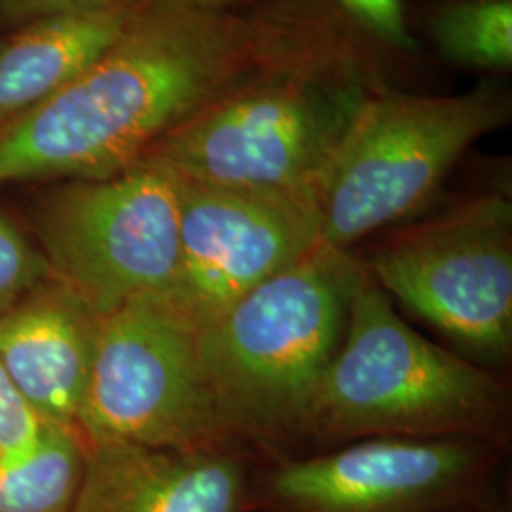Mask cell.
<instances>
[{"label":"cell","mask_w":512,"mask_h":512,"mask_svg":"<svg viewBox=\"0 0 512 512\" xmlns=\"http://www.w3.org/2000/svg\"><path fill=\"white\" fill-rule=\"evenodd\" d=\"M509 450L476 439L370 437L256 459L251 512H440L503 503Z\"/></svg>","instance_id":"cell-8"},{"label":"cell","mask_w":512,"mask_h":512,"mask_svg":"<svg viewBox=\"0 0 512 512\" xmlns=\"http://www.w3.org/2000/svg\"><path fill=\"white\" fill-rule=\"evenodd\" d=\"M511 116V95L495 84L456 95H368L317 188L321 241L353 251L425 215L463 154Z\"/></svg>","instance_id":"cell-4"},{"label":"cell","mask_w":512,"mask_h":512,"mask_svg":"<svg viewBox=\"0 0 512 512\" xmlns=\"http://www.w3.org/2000/svg\"><path fill=\"white\" fill-rule=\"evenodd\" d=\"M54 281L50 264L18 224L0 215V315Z\"/></svg>","instance_id":"cell-17"},{"label":"cell","mask_w":512,"mask_h":512,"mask_svg":"<svg viewBox=\"0 0 512 512\" xmlns=\"http://www.w3.org/2000/svg\"><path fill=\"white\" fill-rule=\"evenodd\" d=\"M440 57L478 71L512 67V0H450L427 25Z\"/></svg>","instance_id":"cell-16"},{"label":"cell","mask_w":512,"mask_h":512,"mask_svg":"<svg viewBox=\"0 0 512 512\" xmlns=\"http://www.w3.org/2000/svg\"><path fill=\"white\" fill-rule=\"evenodd\" d=\"M256 69L238 12L139 0L120 37L84 73L0 126V188L122 173Z\"/></svg>","instance_id":"cell-1"},{"label":"cell","mask_w":512,"mask_h":512,"mask_svg":"<svg viewBox=\"0 0 512 512\" xmlns=\"http://www.w3.org/2000/svg\"><path fill=\"white\" fill-rule=\"evenodd\" d=\"M97 325L55 279L0 315V366L44 425L76 427Z\"/></svg>","instance_id":"cell-13"},{"label":"cell","mask_w":512,"mask_h":512,"mask_svg":"<svg viewBox=\"0 0 512 512\" xmlns=\"http://www.w3.org/2000/svg\"><path fill=\"white\" fill-rule=\"evenodd\" d=\"M35 228L55 281L97 319L175 283L179 196L158 165L143 160L105 179L61 181L38 203Z\"/></svg>","instance_id":"cell-9"},{"label":"cell","mask_w":512,"mask_h":512,"mask_svg":"<svg viewBox=\"0 0 512 512\" xmlns=\"http://www.w3.org/2000/svg\"><path fill=\"white\" fill-rule=\"evenodd\" d=\"M366 97L359 88L256 69L169 131L143 160L186 183L317 200Z\"/></svg>","instance_id":"cell-6"},{"label":"cell","mask_w":512,"mask_h":512,"mask_svg":"<svg viewBox=\"0 0 512 512\" xmlns=\"http://www.w3.org/2000/svg\"><path fill=\"white\" fill-rule=\"evenodd\" d=\"M198 332L162 293L99 319L76 418L84 440L167 450L239 444L213 401Z\"/></svg>","instance_id":"cell-7"},{"label":"cell","mask_w":512,"mask_h":512,"mask_svg":"<svg viewBox=\"0 0 512 512\" xmlns=\"http://www.w3.org/2000/svg\"><path fill=\"white\" fill-rule=\"evenodd\" d=\"M255 452L88 444L74 512H251Z\"/></svg>","instance_id":"cell-12"},{"label":"cell","mask_w":512,"mask_h":512,"mask_svg":"<svg viewBox=\"0 0 512 512\" xmlns=\"http://www.w3.org/2000/svg\"><path fill=\"white\" fill-rule=\"evenodd\" d=\"M124 0H0V29L67 12H90Z\"/></svg>","instance_id":"cell-19"},{"label":"cell","mask_w":512,"mask_h":512,"mask_svg":"<svg viewBox=\"0 0 512 512\" xmlns=\"http://www.w3.org/2000/svg\"><path fill=\"white\" fill-rule=\"evenodd\" d=\"M42 431L44 423L0 366V459L16 461L27 456L37 446Z\"/></svg>","instance_id":"cell-18"},{"label":"cell","mask_w":512,"mask_h":512,"mask_svg":"<svg viewBox=\"0 0 512 512\" xmlns=\"http://www.w3.org/2000/svg\"><path fill=\"white\" fill-rule=\"evenodd\" d=\"M190 2L209 12H236L247 0H190Z\"/></svg>","instance_id":"cell-20"},{"label":"cell","mask_w":512,"mask_h":512,"mask_svg":"<svg viewBox=\"0 0 512 512\" xmlns=\"http://www.w3.org/2000/svg\"><path fill=\"white\" fill-rule=\"evenodd\" d=\"M393 304L461 357L505 372L512 359V200L482 190L353 251Z\"/></svg>","instance_id":"cell-5"},{"label":"cell","mask_w":512,"mask_h":512,"mask_svg":"<svg viewBox=\"0 0 512 512\" xmlns=\"http://www.w3.org/2000/svg\"><path fill=\"white\" fill-rule=\"evenodd\" d=\"M139 0L31 19L0 33V126L52 99L120 37Z\"/></svg>","instance_id":"cell-14"},{"label":"cell","mask_w":512,"mask_h":512,"mask_svg":"<svg viewBox=\"0 0 512 512\" xmlns=\"http://www.w3.org/2000/svg\"><path fill=\"white\" fill-rule=\"evenodd\" d=\"M370 437L476 439L509 450L512 391L505 372L410 327L357 260L348 329L311 397L296 454Z\"/></svg>","instance_id":"cell-2"},{"label":"cell","mask_w":512,"mask_h":512,"mask_svg":"<svg viewBox=\"0 0 512 512\" xmlns=\"http://www.w3.org/2000/svg\"><path fill=\"white\" fill-rule=\"evenodd\" d=\"M357 258L317 243L198 332L230 435L258 458L294 456L311 397L348 329Z\"/></svg>","instance_id":"cell-3"},{"label":"cell","mask_w":512,"mask_h":512,"mask_svg":"<svg viewBox=\"0 0 512 512\" xmlns=\"http://www.w3.org/2000/svg\"><path fill=\"white\" fill-rule=\"evenodd\" d=\"M236 12L264 71L372 95L393 90V76L418 54L404 0H247Z\"/></svg>","instance_id":"cell-11"},{"label":"cell","mask_w":512,"mask_h":512,"mask_svg":"<svg viewBox=\"0 0 512 512\" xmlns=\"http://www.w3.org/2000/svg\"><path fill=\"white\" fill-rule=\"evenodd\" d=\"M440 512H509V509L505 507V503H499V505H492V507H463V509H450V511Z\"/></svg>","instance_id":"cell-21"},{"label":"cell","mask_w":512,"mask_h":512,"mask_svg":"<svg viewBox=\"0 0 512 512\" xmlns=\"http://www.w3.org/2000/svg\"><path fill=\"white\" fill-rule=\"evenodd\" d=\"M175 184L179 268L165 296L198 330L321 243L315 196Z\"/></svg>","instance_id":"cell-10"},{"label":"cell","mask_w":512,"mask_h":512,"mask_svg":"<svg viewBox=\"0 0 512 512\" xmlns=\"http://www.w3.org/2000/svg\"><path fill=\"white\" fill-rule=\"evenodd\" d=\"M86 458L88 442L76 427L44 425L27 456L0 459V512H74Z\"/></svg>","instance_id":"cell-15"}]
</instances>
